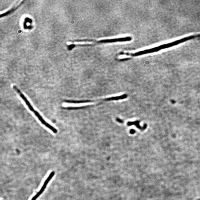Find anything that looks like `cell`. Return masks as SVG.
<instances>
[{
	"instance_id": "3",
	"label": "cell",
	"mask_w": 200,
	"mask_h": 200,
	"mask_svg": "<svg viewBox=\"0 0 200 200\" xmlns=\"http://www.w3.org/2000/svg\"><path fill=\"white\" fill-rule=\"evenodd\" d=\"M171 102H172V103L173 104L175 103L176 102L175 101H174V100H171Z\"/></svg>"
},
{
	"instance_id": "4",
	"label": "cell",
	"mask_w": 200,
	"mask_h": 200,
	"mask_svg": "<svg viewBox=\"0 0 200 200\" xmlns=\"http://www.w3.org/2000/svg\"><path fill=\"white\" fill-rule=\"evenodd\" d=\"M199 200H200V199H199Z\"/></svg>"
},
{
	"instance_id": "1",
	"label": "cell",
	"mask_w": 200,
	"mask_h": 200,
	"mask_svg": "<svg viewBox=\"0 0 200 200\" xmlns=\"http://www.w3.org/2000/svg\"><path fill=\"white\" fill-rule=\"evenodd\" d=\"M162 49H163L162 46V45H160L157 46L156 47L135 52V53H125V52H123V53H121L120 54L121 55H126L128 56H137L145 55V54L148 53H154V52H158Z\"/></svg>"
},
{
	"instance_id": "2",
	"label": "cell",
	"mask_w": 200,
	"mask_h": 200,
	"mask_svg": "<svg viewBox=\"0 0 200 200\" xmlns=\"http://www.w3.org/2000/svg\"><path fill=\"white\" fill-rule=\"evenodd\" d=\"M25 1H22V2H21V3H20V4H19L18 5L16 6L13 7L11 9H10L9 10L6 12L5 13H2V14H1L0 17H1V18H2V17L7 16V15L11 14V13H12L13 12H14L15 11H16L17 9H18L19 7L21 6V5H22L24 3Z\"/></svg>"
}]
</instances>
